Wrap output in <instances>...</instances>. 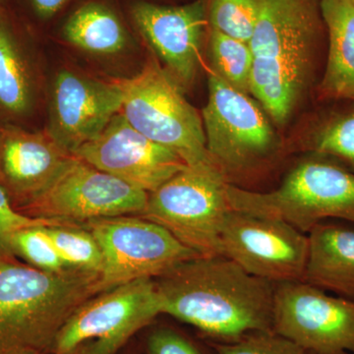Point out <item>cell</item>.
<instances>
[{"label": "cell", "instance_id": "cell-1", "mask_svg": "<svg viewBox=\"0 0 354 354\" xmlns=\"http://www.w3.org/2000/svg\"><path fill=\"white\" fill-rule=\"evenodd\" d=\"M164 314L196 328L212 342L230 344L272 332L274 283L225 256H199L155 279Z\"/></svg>", "mask_w": 354, "mask_h": 354}, {"label": "cell", "instance_id": "cell-2", "mask_svg": "<svg viewBox=\"0 0 354 354\" xmlns=\"http://www.w3.org/2000/svg\"><path fill=\"white\" fill-rule=\"evenodd\" d=\"M318 31V0H260L251 94L277 124L288 122L306 90Z\"/></svg>", "mask_w": 354, "mask_h": 354}, {"label": "cell", "instance_id": "cell-3", "mask_svg": "<svg viewBox=\"0 0 354 354\" xmlns=\"http://www.w3.org/2000/svg\"><path fill=\"white\" fill-rule=\"evenodd\" d=\"M99 274L41 271L15 259L0 262V354L53 353L60 330L97 295Z\"/></svg>", "mask_w": 354, "mask_h": 354}, {"label": "cell", "instance_id": "cell-4", "mask_svg": "<svg viewBox=\"0 0 354 354\" xmlns=\"http://www.w3.org/2000/svg\"><path fill=\"white\" fill-rule=\"evenodd\" d=\"M232 209L279 218L304 234L328 220L354 223V172L333 158L312 153L269 192L227 184Z\"/></svg>", "mask_w": 354, "mask_h": 354}, {"label": "cell", "instance_id": "cell-5", "mask_svg": "<svg viewBox=\"0 0 354 354\" xmlns=\"http://www.w3.org/2000/svg\"><path fill=\"white\" fill-rule=\"evenodd\" d=\"M202 111L207 150L227 183L239 186L278 160L281 142L266 111L250 95L209 73Z\"/></svg>", "mask_w": 354, "mask_h": 354}, {"label": "cell", "instance_id": "cell-6", "mask_svg": "<svg viewBox=\"0 0 354 354\" xmlns=\"http://www.w3.org/2000/svg\"><path fill=\"white\" fill-rule=\"evenodd\" d=\"M118 83L123 94L121 113L133 128L176 153L188 167L218 169L207 150L201 116L156 59Z\"/></svg>", "mask_w": 354, "mask_h": 354}, {"label": "cell", "instance_id": "cell-7", "mask_svg": "<svg viewBox=\"0 0 354 354\" xmlns=\"http://www.w3.org/2000/svg\"><path fill=\"white\" fill-rule=\"evenodd\" d=\"M216 169L186 167L149 193L140 216L162 225L201 256L221 255V232L232 207Z\"/></svg>", "mask_w": 354, "mask_h": 354}, {"label": "cell", "instance_id": "cell-8", "mask_svg": "<svg viewBox=\"0 0 354 354\" xmlns=\"http://www.w3.org/2000/svg\"><path fill=\"white\" fill-rule=\"evenodd\" d=\"M99 243L102 267L97 295L141 279L158 278L199 254L162 225L142 216L97 218L82 223Z\"/></svg>", "mask_w": 354, "mask_h": 354}, {"label": "cell", "instance_id": "cell-9", "mask_svg": "<svg viewBox=\"0 0 354 354\" xmlns=\"http://www.w3.org/2000/svg\"><path fill=\"white\" fill-rule=\"evenodd\" d=\"M148 195L73 156L48 187L20 212L32 218L84 223L141 216Z\"/></svg>", "mask_w": 354, "mask_h": 354}, {"label": "cell", "instance_id": "cell-10", "mask_svg": "<svg viewBox=\"0 0 354 354\" xmlns=\"http://www.w3.org/2000/svg\"><path fill=\"white\" fill-rule=\"evenodd\" d=\"M272 332L309 354H354V301L302 281L274 283Z\"/></svg>", "mask_w": 354, "mask_h": 354}, {"label": "cell", "instance_id": "cell-11", "mask_svg": "<svg viewBox=\"0 0 354 354\" xmlns=\"http://www.w3.org/2000/svg\"><path fill=\"white\" fill-rule=\"evenodd\" d=\"M164 314V301L153 279L115 286L84 302L65 323L53 354H68L86 342L104 341L116 351Z\"/></svg>", "mask_w": 354, "mask_h": 354}, {"label": "cell", "instance_id": "cell-12", "mask_svg": "<svg viewBox=\"0 0 354 354\" xmlns=\"http://www.w3.org/2000/svg\"><path fill=\"white\" fill-rule=\"evenodd\" d=\"M221 255L272 283L301 281L308 236L279 218L232 209L221 232Z\"/></svg>", "mask_w": 354, "mask_h": 354}, {"label": "cell", "instance_id": "cell-13", "mask_svg": "<svg viewBox=\"0 0 354 354\" xmlns=\"http://www.w3.org/2000/svg\"><path fill=\"white\" fill-rule=\"evenodd\" d=\"M73 156L147 193L187 167L176 153L137 131L121 111Z\"/></svg>", "mask_w": 354, "mask_h": 354}, {"label": "cell", "instance_id": "cell-14", "mask_svg": "<svg viewBox=\"0 0 354 354\" xmlns=\"http://www.w3.org/2000/svg\"><path fill=\"white\" fill-rule=\"evenodd\" d=\"M122 102L118 81L104 82L64 70L53 83L48 131L73 155L104 131L120 113Z\"/></svg>", "mask_w": 354, "mask_h": 354}, {"label": "cell", "instance_id": "cell-15", "mask_svg": "<svg viewBox=\"0 0 354 354\" xmlns=\"http://www.w3.org/2000/svg\"><path fill=\"white\" fill-rule=\"evenodd\" d=\"M132 16L139 31L164 62L165 69L181 88L189 87L201 62L208 22L204 0L176 7L139 2L133 7Z\"/></svg>", "mask_w": 354, "mask_h": 354}, {"label": "cell", "instance_id": "cell-16", "mask_svg": "<svg viewBox=\"0 0 354 354\" xmlns=\"http://www.w3.org/2000/svg\"><path fill=\"white\" fill-rule=\"evenodd\" d=\"M72 157L48 130L27 132L11 128L0 137V176L9 197H15L21 207L46 190Z\"/></svg>", "mask_w": 354, "mask_h": 354}, {"label": "cell", "instance_id": "cell-17", "mask_svg": "<svg viewBox=\"0 0 354 354\" xmlns=\"http://www.w3.org/2000/svg\"><path fill=\"white\" fill-rule=\"evenodd\" d=\"M302 281L354 301V223L328 220L307 234Z\"/></svg>", "mask_w": 354, "mask_h": 354}, {"label": "cell", "instance_id": "cell-18", "mask_svg": "<svg viewBox=\"0 0 354 354\" xmlns=\"http://www.w3.org/2000/svg\"><path fill=\"white\" fill-rule=\"evenodd\" d=\"M320 10L329 34L321 94L354 102V0H320Z\"/></svg>", "mask_w": 354, "mask_h": 354}, {"label": "cell", "instance_id": "cell-19", "mask_svg": "<svg viewBox=\"0 0 354 354\" xmlns=\"http://www.w3.org/2000/svg\"><path fill=\"white\" fill-rule=\"evenodd\" d=\"M64 36L76 48L100 55L120 53L127 43L120 18L99 3L85 4L77 9L65 23Z\"/></svg>", "mask_w": 354, "mask_h": 354}, {"label": "cell", "instance_id": "cell-20", "mask_svg": "<svg viewBox=\"0 0 354 354\" xmlns=\"http://www.w3.org/2000/svg\"><path fill=\"white\" fill-rule=\"evenodd\" d=\"M32 102V83L12 28L0 16V106L22 114Z\"/></svg>", "mask_w": 354, "mask_h": 354}, {"label": "cell", "instance_id": "cell-21", "mask_svg": "<svg viewBox=\"0 0 354 354\" xmlns=\"http://www.w3.org/2000/svg\"><path fill=\"white\" fill-rule=\"evenodd\" d=\"M209 46L211 70L228 85L250 95L253 55L249 44L211 29Z\"/></svg>", "mask_w": 354, "mask_h": 354}, {"label": "cell", "instance_id": "cell-22", "mask_svg": "<svg viewBox=\"0 0 354 354\" xmlns=\"http://www.w3.org/2000/svg\"><path fill=\"white\" fill-rule=\"evenodd\" d=\"M44 228L66 268L100 274L102 267L101 248L94 235L82 223L59 221Z\"/></svg>", "mask_w": 354, "mask_h": 354}, {"label": "cell", "instance_id": "cell-23", "mask_svg": "<svg viewBox=\"0 0 354 354\" xmlns=\"http://www.w3.org/2000/svg\"><path fill=\"white\" fill-rule=\"evenodd\" d=\"M307 147L312 153L333 158L354 172V106L322 121Z\"/></svg>", "mask_w": 354, "mask_h": 354}, {"label": "cell", "instance_id": "cell-24", "mask_svg": "<svg viewBox=\"0 0 354 354\" xmlns=\"http://www.w3.org/2000/svg\"><path fill=\"white\" fill-rule=\"evenodd\" d=\"M260 10V0H211L209 21L216 30L250 43Z\"/></svg>", "mask_w": 354, "mask_h": 354}, {"label": "cell", "instance_id": "cell-25", "mask_svg": "<svg viewBox=\"0 0 354 354\" xmlns=\"http://www.w3.org/2000/svg\"><path fill=\"white\" fill-rule=\"evenodd\" d=\"M44 227L36 225L15 232L11 239L14 256L41 271L57 272L68 269Z\"/></svg>", "mask_w": 354, "mask_h": 354}, {"label": "cell", "instance_id": "cell-26", "mask_svg": "<svg viewBox=\"0 0 354 354\" xmlns=\"http://www.w3.org/2000/svg\"><path fill=\"white\" fill-rule=\"evenodd\" d=\"M216 354H308L274 332H254L230 344L211 342Z\"/></svg>", "mask_w": 354, "mask_h": 354}, {"label": "cell", "instance_id": "cell-27", "mask_svg": "<svg viewBox=\"0 0 354 354\" xmlns=\"http://www.w3.org/2000/svg\"><path fill=\"white\" fill-rule=\"evenodd\" d=\"M62 221L32 218L15 209L6 188L0 186V262L15 259L11 239L15 232L23 228L48 225Z\"/></svg>", "mask_w": 354, "mask_h": 354}, {"label": "cell", "instance_id": "cell-28", "mask_svg": "<svg viewBox=\"0 0 354 354\" xmlns=\"http://www.w3.org/2000/svg\"><path fill=\"white\" fill-rule=\"evenodd\" d=\"M146 348L148 354H206L189 337L169 327L151 332Z\"/></svg>", "mask_w": 354, "mask_h": 354}, {"label": "cell", "instance_id": "cell-29", "mask_svg": "<svg viewBox=\"0 0 354 354\" xmlns=\"http://www.w3.org/2000/svg\"><path fill=\"white\" fill-rule=\"evenodd\" d=\"M68 0H31L32 8L44 19L53 17Z\"/></svg>", "mask_w": 354, "mask_h": 354}, {"label": "cell", "instance_id": "cell-30", "mask_svg": "<svg viewBox=\"0 0 354 354\" xmlns=\"http://www.w3.org/2000/svg\"><path fill=\"white\" fill-rule=\"evenodd\" d=\"M116 351L106 342L95 339L86 342L68 354H115Z\"/></svg>", "mask_w": 354, "mask_h": 354}, {"label": "cell", "instance_id": "cell-31", "mask_svg": "<svg viewBox=\"0 0 354 354\" xmlns=\"http://www.w3.org/2000/svg\"><path fill=\"white\" fill-rule=\"evenodd\" d=\"M309 354V353H308Z\"/></svg>", "mask_w": 354, "mask_h": 354}]
</instances>
